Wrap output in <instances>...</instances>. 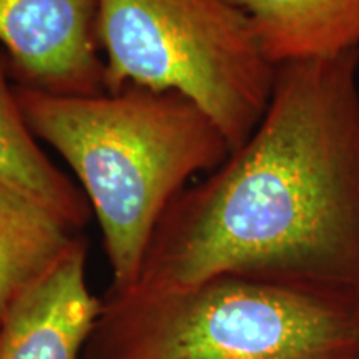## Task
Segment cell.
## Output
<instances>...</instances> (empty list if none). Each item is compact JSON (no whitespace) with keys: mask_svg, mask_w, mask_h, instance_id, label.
<instances>
[{"mask_svg":"<svg viewBox=\"0 0 359 359\" xmlns=\"http://www.w3.org/2000/svg\"><path fill=\"white\" fill-rule=\"evenodd\" d=\"M30 132L77 177L100 226L110 294L140 275L160 219L195 175L217 170L231 148L190 98L138 85L57 95L13 83Z\"/></svg>","mask_w":359,"mask_h":359,"instance_id":"obj_2","label":"cell"},{"mask_svg":"<svg viewBox=\"0 0 359 359\" xmlns=\"http://www.w3.org/2000/svg\"><path fill=\"white\" fill-rule=\"evenodd\" d=\"M0 45L15 85L57 95L105 92L97 0H0Z\"/></svg>","mask_w":359,"mask_h":359,"instance_id":"obj_5","label":"cell"},{"mask_svg":"<svg viewBox=\"0 0 359 359\" xmlns=\"http://www.w3.org/2000/svg\"><path fill=\"white\" fill-rule=\"evenodd\" d=\"M219 276L359 293L356 53L278 67L258 127L172 201L127 294Z\"/></svg>","mask_w":359,"mask_h":359,"instance_id":"obj_1","label":"cell"},{"mask_svg":"<svg viewBox=\"0 0 359 359\" xmlns=\"http://www.w3.org/2000/svg\"><path fill=\"white\" fill-rule=\"evenodd\" d=\"M88 343L90 359H359V293L245 276L107 293Z\"/></svg>","mask_w":359,"mask_h":359,"instance_id":"obj_3","label":"cell"},{"mask_svg":"<svg viewBox=\"0 0 359 359\" xmlns=\"http://www.w3.org/2000/svg\"><path fill=\"white\" fill-rule=\"evenodd\" d=\"M103 311L87 281V241L11 308L0 325V359H79Z\"/></svg>","mask_w":359,"mask_h":359,"instance_id":"obj_6","label":"cell"},{"mask_svg":"<svg viewBox=\"0 0 359 359\" xmlns=\"http://www.w3.org/2000/svg\"><path fill=\"white\" fill-rule=\"evenodd\" d=\"M0 182L37 201L70 230L92 218L82 188L57 167L30 132L17 102L13 82L0 58Z\"/></svg>","mask_w":359,"mask_h":359,"instance_id":"obj_8","label":"cell"},{"mask_svg":"<svg viewBox=\"0 0 359 359\" xmlns=\"http://www.w3.org/2000/svg\"><path fill=\"white\" fill-rule=\"evenodd\" d=\"M245 12L275 69L294 62L359 55V0H230Z\"/></svg>","mask_w":359,"mask_h":359,"instance_id":"obj_7","label":"cell"},{"mask_svg":"<svg viewBox=\"0 0 359 359\" xmlns=\"http://www.w3.org/2000/svg\"><path fill=\"white\" fill-rule=\"evenodd\" d=\"M105 90L178 92L222 130L231 151L271 98L276 69L230 0H97Z\"/></svg>","mask_w":359,"mask_h":359,"instance_id":"obj_4","label":"cell"},{"mask_svg":"<svg viewBox=\"0 0 359 359\" xmlns=\"http://www.w3.org/2000/svg\"><path fill=\"white\" fill-rule=\"evenodd\" d=\"M79 236L37 201L0 182V325Z\"/></svg>","mask_w":359,"mask_h":359,"instance_id":"obj_9","label":"cell"}]
</instances>
